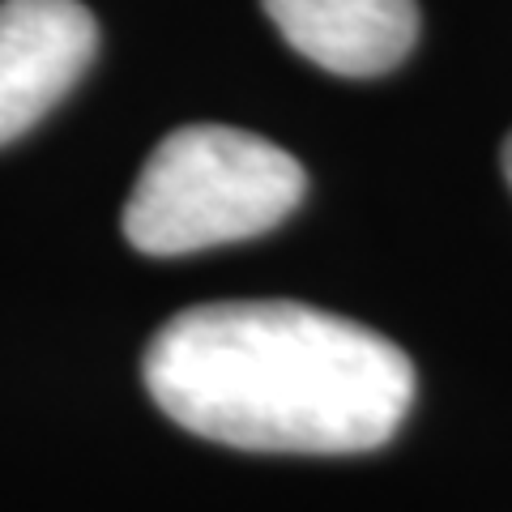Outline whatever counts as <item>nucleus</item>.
<instances>
[{
  "mask_svg": "<svg viewBox=\"0 0 512 512\" xmlns=\"http://www.w3.org/2000/svg\"><path fill=\"white\" fill-rule=\"evenodd\" d=\"M141 376L184 431L252 453H367L393 440L414 402L402 346L286 299H231L171 316Z\"/></svg>",
  "mask_w": 512,
  "mask_h": 512,
  "instance_id": "obj_1",
  "label": "nucleus"
},
{
  "mask_svg": "<svg viewBox=\"0 0 512 512\" xmlns=\"http://www.w3.org/2000/svg\"><path fill=\"white\" fill-rule=\"evenodd\" d=\"M303 192L308 175L274 141L231 124H188L146 158L124 205V235L146 256L205 252L265 235Z\"/></svg>",
  "mask_w": 512,
  "mask_h": 512,
  "instance_id": "obj_2",
  "label": "nucleus"
},
{
  "mask_svg": "<svg viewBox=\"0 0 512 512\" xmlns=\"http://www.w3.org/2000/svg\"><path fill=\"white\" fill-rule=\"evenodd\" d=\"M99 47L82 0H0V146L77 86Z\"/></svg>",
  "mask_w": 512,
  "mask_h": 512,
  "instance_id": "obj_3",
  "label": "nucleus"
},
{
  "mask_svg": "<svg viewBox=\"0 0 512 512\" xmlns=\"http://www.w3.org/2000/svg\"><path fill=\"white\" fill-rule=\"evenodd\" d=\"M278 35L338 77H380L419 39L414 0H261Z\"/></svg>",
  "mask_w": 512,
  "mask_h": 512,
  "instance_id": "obj_4",
  "label": "nucleus"
},
{
  "mask_svg": "<svg viewBox=\"0 0 512 512\" xmlns=\"http://www.w3.org/2000/svg\"><path fill=\"white\" fill-rule=\"evenodd\" d=\"M504 175H508V184H512V137L504 141Z\"/></svg>",
  "mask_w": 512,
  "mask_h": 512,
  "instance_id": "obj_5",
  "label": "nucleus"
}]
</instances>
